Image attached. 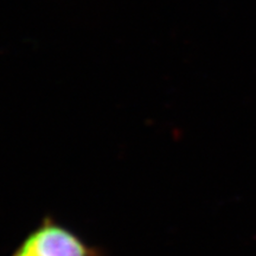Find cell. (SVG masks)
<instances>
[{"instance_id":"cell-1","label":"cell","mask_w":256,"mask_h":256,"mask_svg":"<svg viewBox=\"0 0 256 256\" xmlns=\"http://www.w3.org/2000/svg\"><path fill=\"white\" fill-rule=\"evenodd\" d=\"M11 256H108L74 230L46 215L25 236Z\"/></svg>"}]
</instances>
